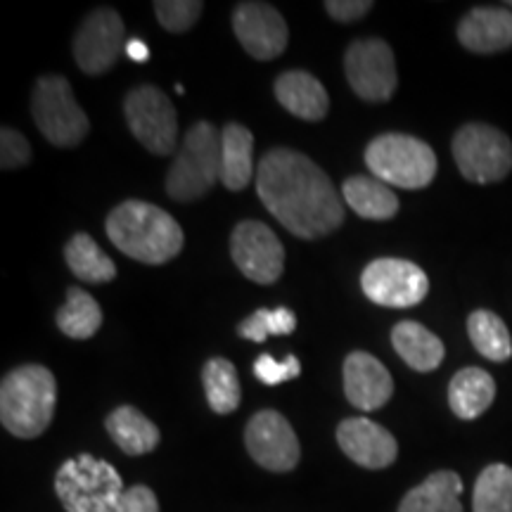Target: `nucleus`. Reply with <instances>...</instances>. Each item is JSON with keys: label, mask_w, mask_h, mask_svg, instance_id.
<instances>
[{"label": "nucleus", "mask_w": 512, "mask_h": 512, "mask_svg": "<svg viewBox=\"0 0 512 512\" xmlns=\"http://www.w3.org/2000/svg\"><path fill=\"white\" fill-rule=\"evenodd\" d=\"M55 403V377L43 366L10 370L0 384V420L19 439L41 437L53 422Z\"/></svg>", "instance_id": "nucleus-3"}, {"label": "nucleus", "mask_w": 512, "mask_h": 512, "mask_svg": "<svg viewBox=\"0 0 512 512\" xmlns=\"http://www.w3.org/2000/svg\"><path fill=\"white\" fill-rule=\"evenodd\" d=\"M64 259H67L69 271H72L79 280H86V283L102 285L112 283L117 278V266L114 261L102 252L98 242H95L91 235L76 233L69 245L64 247Z\"/></svg>", "instance_id": "nucleus-26"}, {"label": "nucleus", "mask_w": 512, "mask_h": 512, "mask_svg": "<svg viewBox=\"0 0 512 512\" xmlns=\"http://www.w3.org/2000/svg\"><path fill=\"white\" fill-rule=\"evenodd\" d=\"M508 8H512V3H508Z\"/></svg>", "instance_id": "nucleus-38"}, {"label": "nucleus", "mask_w": 512, "mask_h": 512, "mask_svg": "<svg viewBox=\"0 0 512 512\" xmlns=\"http://www.w3.org/2000/svg\"><path fill=\"white\" fill-rule=\"evenodd\" d=\"M55 491L67 512H117L126 489L107 460L81 453L57 470Z\"/></svg>", "instance_id": "nucleus-5"}, {"label": "nucleus", "mask_w": 512, "mask_h": 512, "mask_svg": "<svg viewBox=\"0 0 512 512\" xmlns=\"http://www.w3.org/2000/svg\"><path fill=\"white\" fill-rule=\"evenodd\" d=\"M233 31L254 60H275L285 53L287 24L283 15L268 3H240L233 10Z\"/></svg>", "instance_id": "nucleus-15"}, {"label": "nucleus", "mask_w": 512, "mask_h": 512, "mask_svg": "<svg viewBox=\"0 0 512 512\" xmlns=\"http://www.w3.org/2000/svg\"><path fill=\"white\" fill-rule=\"evenodd\" d=\"M245 446L249 456L271 472L294 470L302 456L297 434L278 411H259L252 415L245 430Z\"/></svg>", "instance_id": "nucleus-14"}, {"label": "nucleus", "mask_w": 512, "mask_h": 512, "mask_svg": "<svg viewBox=\"0 0 512 512\" xmlns=\"http://www.w3.org/2000/svg\"><path fill=\"white\" fill-rule=\"evenodd\" d=\"M273 91L280 105L297 119L320 121L328 114V91L309 72H285L275 79Z\"/></svg>", "instance_id": "nucleus-19"}, {"label": "nucleus", "mask_w": 512, "mask_h": 512, "mask_svg": "<svg viewBox=\"0 0 512 512\" xmlns=\"http://www.w3.org/2000/svg\"><path fill=\"white\" fill-rule=\"evenodd\" d=\"M463 479L451 470H439L403 496L399 512H463Z\"/></svg>", "instance_id": "nucleus-22"}, {"label": "nucleus", "mask_w": 512, "mask_h": 512, "mask_svg": "<svg viewBox=\"0 0 512 512\" xmlns=\"http://www.w3.org/2000/svg\"><path fill=\"white\" fill-rule=\"evenodd\" d=\"M107 238L121 254L159 266L183 249L185 235L169 211L143 200H128L112 209L105 223Z\"/></svg>", "instance_id": "nucleus-2"}, {"label": "nucleus", "mask_w": 512, "mask_h": 512, "mask_svg": "<svg viewBox=\"0 0 512 512\" xmlns=\"http://www.w3.org/2000/svg\"><path fill=\"white\" fill-rule=\"evenodd\" d=\"M325 10L337 22H356L366 17L368 10H373V3L370 0H328Z\"/></svg>", "instance_id": "nucleus-36"}, {"label": "nucleus", "mask_w": 512, "mask_h": 512, "mask_svg": "<svg viewBox=\"0 0 512 512\" xmlns=\"http://www.w3.org/2000/svg\"><path fill=\"white\" fill-rule=\"evenodd\" d=\"M254 178V136L247 126L228 124L221 131V183L245 190Z\"/></svg>", "instance_id": "nucleus-20"}, {"label": "nucleus", "mask_w": 512, "mask_h": 512, "mask_svg": "<svg viewBox=\"0 0 512 512\" xmlns=\"http://www.w3.org/2000/svg\"><path fill=\"white\" fill-rule=\"evenodd\" d=\"M344 69L349 86L366 102H387L399 83L394 53L382 38H363L351 43L344 55Z\"/></svg>", "instance_id": "nucleus-11"}, {"label": "nucleus", "mask_w": 512, "mask_h": 512, "mask_svg": "<svg viewBox=\"0 0 512 512\" xmlns=\"http://www.w3.org/2000/svg\"><path fill=\"white\" fill-rule=\"evenodd\" d=\"M254 375L256 380L266 387H275V384H283L290 380H297L302 375V363L297 356H287L285 361H275L273 356H259L254 363Z\"/></svg>", "instance_id": "nucleus-33"}, {"label": "nucleus", "mask_w": 512, "mask_h": 512, "mask_svg": "<svg viewBox=\"0 0 512 512\" xmlns=\"http://www.w3.org/2000/svg\"><path fill=\"white\" fill-rule=\"evenodd\" d=\"M117 512H159V501L150 486H131L121 496Z\"/></svg>", "instance_id": "nucleus-35"}, {"label": "nucleus", "mask_w": 512, "mask_h": 512, "mask_svg": "<svg viewBox=\"0 0 512 512\" xmlns=\"http://www.w3.org/2000/svg\"><path fill=\"white\" fill-rule=\"evenodd\" d=\"M126 55H128V60H133V62H147L150 50H147V46L140 41V38H131V41L126 43Z\"/></svg>", "instance_id": "nucleus-37"}, {"label": "nucleus", "mask_w": 512, "mask_h": 512, "mask_svg": "<svg viewBox=\"0 0 512 512\" xmlns=\"http://www.w3.org/2000/svg\"><path fill=\"white\" fill-rule=\"evenodd\" d=\"M496 399V382L482 368H463L448 384V406L460 420H475Z\"/></svg>", "instance_id": "nucleus-21"}, {"label": "nucleus", "mask_w": 512, "mask_h": 512, "mask_svg": "<svg viewBox=\"0 0 512 512\" xmlns=\"http://www.w3.org/2000/svg\"><path fill=\"white\" fill-rule=\"evenodd\" d=\"M366 164L377 181L403 190L427 188L437 176V155L432 147L406 133H384L370 140Z\"/></svg>", "instance_id": "nucleus-6"}, {"label": "nucleus", "mask_w": 512, "mask_h": 512, "mask_svg": "<svg viewBox=\"0 0 512 512\" xmlns=\"http://www.w3.org/2000/svg\"><path fill=\"white\" fill-rule=\"evenodd\" d=\"M204 5L200 0H157L155 15L159 24L171 34H183L202 15Z\"/></svg>", "instance_id": "nucleus-32"}, {"label": "nucleus", "mask_w": 512, "mask_h": 512, "mask_svg": "<svg viewBox=\"0 0 512 512\" xmlns=\"http://www.w3.org/2000/svg\"><path fill=\"white\" fill-rule=\"evenodd\" d=\"M31 159V147L27 143V138L22 133H17L15 128L5 126L0 131V166L5 171L10 169H19V166L29 164Z\"/></svg>", "instance_id": "nucleus-34"}, {"label": "nucleus", "mask_w": 512, "mask_h": 512, "mask_svg": "<svg viewBox=\"0 0 512 512\" xmlns=\"http://www.w3.org/2000/svg\"><path fill=\"white\" fill-rule=\"evenodd\" d=\"M458 171L472 183L503 181L512 169V143L489 124H465L453 138Z\"/></svg>", "instance_id": "nucleus-8"}, {"label": "nucleus", "mask_w": 512, "mask_h": 512, "mask_svg": "<svg viewBox=\"0 0 512 512\" xmlns=\"http://www.w3.org/2000/svg\"><path fill=\"white\" fill-rule=\"evenodd\" d=\"M392 344L403 361L418 373L437 370L444 361V342L415 320H401L392 330Z\"/></svg>", "instance_id": "nucleus-23"}, {"label": "nucleus", "mask_w": 512, "mask_h": 512, "mask_svg": "<svg viewBox=\"0 0 512 512\" xmlns=\"http://www.w3.org/2000/svg\"><path fill=\"white\" fill-rule=\"evenodd\" d=\"M202 382L209 408L214 413L228 415L240 406L242 392L238 370L226 358H209L202 368Z\"/></svg>", "instance_id": "nucleus-27"}, {"label": "nucleus", "mask_w": 512, "mask_h": 512, "mask_svg": "<svg viewBox=\"0 0 512 512\" xmlns=\"http://www.w3.org/2000/svg\"><path fill=\"white\" fill-rule=\"evenodd\" d=\"M363 294L387 309H411L430 292V278L406 259H375L361 275Z\"/></svg>", "instance_id": "nucleus-10"}, {"label": "nucleus", "mask_w": 512, "mask_h": 512, "mask_svg": "<svg viewBox=\"0 0 512 512\" xmlns=\"http://www.w3.org/2000/svg\"><path fill=\"white\" fill-rule=\"evenodd\" d=\"M342 197L361 219L389 221L399 211V197L394 195V190L387 183L377 181V178H347L342 185Z\"/></svg>", "instance_id": "nucleus-24"}, {"label": "nucleus", "mask_w": 512, "mask_h": 512, "mask_svg": "<svg viewBox=\"0 0 512 512\" xmlns=\"http://www.w3.org/2000/svg\"><path fill=\"white\" fill-rule=\"evenodd\" d=\"M256 192L280 226L302 240L323 238L344 221V200L328 174L297 150L275 147L261 157Z\"/></svg>", "instance_id": "nucleus-1"}, {"label": "nucleus", "mask_w": 512, "mask_h": 512, "mask_svg": "<svg viewBox=\"0 0 512 512\" xmlns=\"http://www.w3.org/2000/svg\"><path fill=\"white\" fill-rule=\"evenodd\" d=\"M31 114L38 131L57 147H74L88 136V117L64 76H43L31 93Z\"/></svg>", "instance_id": "nucleus-7"}, {"label": "nucleus", "mask_w": 512, "mask_h": 512, "mask_svg": "<svg viewBox=\"0 0 512 512\" xmlns=\"http://www.w3.org/2000/svg\"><path fill=\"white\" fill-rule=\"evenodd\" d=\"M458 41L470 53L494 55L512 48V10L475 8L458 27Z\"/></svg>", "instance_id": "nucleus-18"}, {"label": "nucleus", "mask_w": 512, "mask_h": 512, "mask_svg": "<svg viewBox=\"0 0 512 512\" xmlns=\"http://www.w3.org/2000/svg\"><path fill=\"white\" fill-rule=\"evenodd\" d=\"M337 441L356 465L368 470H384L399 456V444L392 432L368 418L342 420L337 427Z\"/></svg>", "instance_id": "nucleus-16"}, {"label": "nucleus", "mask_w": 512, "mask_h": 512, "mask_svg": "<svg viewBox=\"0 0 512 512\" xmlns=\"http://www.w3.org/2000/svg\"><path fill=\"white\" fill-rule=\"evenodd\" d=\"M57 328L72 339H91L102 325L100 304L81 287L67 292V302L57 311Z\"/></svg>", "instance_id": "nucleus-28"}, {"label": "nucleus", "mask_w": 512, "mask_h": 512, "mask_svg": "<svg viewBox=\"0 0 512 512\" xmlns=\"http://www.w3.org/2000/svg\"><path fill=\"white\" fill-rule=\"evenodd\" d=\"M467 335L475 349L494 363H505L512 356V339L505 323L494 311L479 309L467 318Z\"/></svg>", "instance_id": "nucleus-29"}, {"label": "nucleus", "mask_w": 512, "mask_h": 512, "mask_svg": "<svg viewBox=\"0 0 512 512\" xmlns=\"http://www.w3.org/2000/svg\"><path fill=\"white\" fill-rule=\"evenodd\" d=\"M128 128L152 155H171L178 145V117L171 100L157 86L133 88L124 100Z\"/></svg>", "instance_id": "nucleus-9"}, {"label": "nucleus", "mask_w": 512, "mask_h": 512, "mask_svg": "<svg viewBox=\"0 0 512 512\" xmlns=\"http://www.w3.org/2000/svg\"><path fill=\"white\" fill-rule=\"evenodd\" d=\"M216 181H221V136L209 121H197L166 174V192L176 202H192L207 195Z\"/></svg>", "instance_id": "nucleus-4"}, {"label": "nucleus", "mask_w": 512, "mask_h": 512, "mask_svg": "<svg viewBox=\"0 0 512 512\" xmlns=\"http://www.w3.org/2000/svg\"><path fill=\"white\" fill-rule=\"evenodd\" d=\"M297 330V316L285 306L280 309H259L238 325V335L261 344L271 335H292Z\"/></svg>", "instance_id": "nucleus-31"}, {"label": "nucleus", "mask_w": 512, "mask_h": 512, "mask_svg": "<svg viewBox=\"0 0 512 512\" xmlns=\"http://www.w3.org/2000/svg\"><path fill=\"white\" fill-rule=\"evenodd\" d=\"M472 512H512V467H484L472 494Z\"/></svg>", "instance_id": "nucleus-30"}, {"label": "nucleus", "mask_w": 512, "mask_h": 512, "mask_svg": "<svg viewBox=\"0 0 512 512\" xmlns=\"http://www.w3.org/2000/svg\"><path fill=\"white\" fill-rule=\"evenodd\" d=\"M344 394L351 406L377 411L392 399L394 380L389 370L366 351H351L344 361Z\"/></svg>", "instance_id": "nucleus-17"}, {"label": "nucleus", "mask_w": 512, "mask_h": 512, "mask_svg": "<svg viewBox=\"0 0 512 512\" xmlns=\"http://www.w3.org/2000/svg\"><path fill=\"white\" fill-rule=\"evenodd\" d=\"M230 254L242 275L259 285H271L283 275V242L261 221H242L230 235Z\"/></svg>", "instance_id": "nucleus-12"}, {"label": "nucleus", "mask_w": 512, "mask_h": 512, "mask_svg": "<svg viewBox=\"0 0 512 512\" xmlns=\"http://www.w3.org/2000/svg\"><path fill=\"white\" fill-rule=\"evenodd\" d=\"M124 22L119 12L100 8L83 19L81 29L74 38V57L81 72L98 76L110 72L119 55L126 50Z\"/></svg>", "instance_id": "nucleus-13"}, {"label": "nucleus", "mask_w": 512, "mask_h": 512, "mask_svg": "<svg viewBox=\"0 0 512 512\" xmlns=\"http://www.w3.org/2000/svg\"><path fill=\"white\" fill-rule=\"evenodd\" d=\"M107 432L121 451L128 456H143L155 451L159 444V430L150 418H145L138 408L119 406L105 420Z\"/></svg>", "instance_id": "nucleus-25"}]
</instances>
